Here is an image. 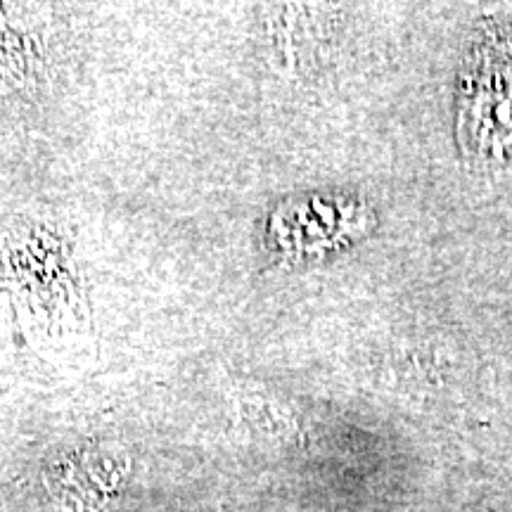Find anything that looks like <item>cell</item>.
I'll list each match as a JSON object with an SVG mask.
<instances>
[{
  "label": "cell",
  "mask_w": 512,
  "mask_h": 512,
  "mask_svg": "<svg viewBox=\"0 0 512 512\" xmlns=\"http://www.w3.org/2000/svg\"><path fill=\"white\" fill-rule=\"evenodd\" d=\"M3 278L17 323L34 342H64L91 328V304L72 242L53 226H27L10 235Z\"/></svg>",
  "instance_id": "1"
},
{
  "label": "cell",
  "mask_w": 512,
  "mask_h": 512,
  "mask_svg": "<svg viewBox=\"0 0 512 512\" xmlns=\"http://www.w3.org/2000/svg\"><path fill=\"white\" fill-rule=\"evenodd\" d=\"M36 15L22 5H0V98L29 95L48 79L50 53Z\"/></svg>",
  "instance_id": "2"
}]
</instances>
